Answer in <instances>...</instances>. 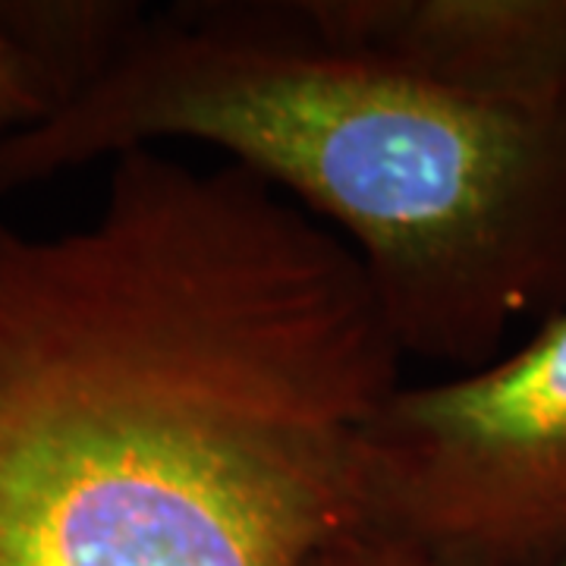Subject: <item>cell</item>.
Wrapping results in <instances>:
<instances>
[{
    "instance_id": "1",
    "label": "cell",
    "mask_w": 566,
    "mask_h": 566,
    "mask_svg": "<svg viewBox=\"0 0 566 566\" xmlns=\"http://www.w3.org/2000/svg\"><path fill=\"white\" fill-rule=\"evenodd\" d=\"M400 365L331 227L126 151L85 227L0 223V566H308Z\"/></svg>"
},
{
    "instance_id": "2",
    "label": "cell",
    "mask_w": 566,
    "mask_h": 566,
    "mask_svg": "<svg viewBox=\"0 0 566 566\" xmlns=\"http://www.w3.org/2000/svg\"><path fill=\"white\" fill-rule=\"evenodd\" d=\"M223 151L363 262L406 356L472 371L566 308V111L460 92L312 0L148 10L85 92L0 142V192L158 142Z\"/></svg>"
},
{
    "instance_id": "3",
    "label": "cell",
    "mask_w": 566,
    "mask_h": 566,
    "mask_svg": "<svg viewBox=\"0 0 566 566\" xmlns=\"http://www.w3.org/2000/svg\"><path fill=\"white\" fill-rule=\"evenodd\" d=\"M359 526L438 566L566 564V308L506 356L387 394L359 441Z\"/></svg>"
},
{
    "instance_id": "4",
    "label": "cell",
    "mask_w": 566,
    "mask_h": 566,
    "mask_svg": "<svg viewBox=\"0 0 566 566\" xmlns=\"http://www.w3.org/2000/svg\"><path fill=\"white\" fill-rule=\"evenodd\" d=\"M331 29L488 102L566 111V0H312Z\"/></svg>"
},
{
    "instance_id": "5",
    "label": "cell",
    "mask_w": 566,
    "mask_h": 566,
    "mask_svg": "<svg viewBox=\"0 0 566 566\" xmlns=\"http://www.w3.org/2000/svg\"><path fill=\"white\" fill-rule=\"evenodd\" d=\"M145 13L133 0H0V22L39 61L61 107L114 63Z\"/></svg>"
},
{
    "instance_id": "6",
    "label": "cell",
    "mask_w": 566,
    "mask_h": 566,
    "mask_svg": "<svg viewBox=\"0 0 566 566\" xmlns=\"http://www.w3.org/2000/svg\"><path fill=\"white\" fill-rule=\"evenodd\" d=\"M57 92L39 61L0 22V142L17 139L57 114Z\"/></svg>"
},
{
    "instance_id": "7",
    "label": "cell",
    "mask_w": 566,
    "mask_h": 566,
    "mask_svg": "<svg viewBox=\"0 0 566 566\" xmlns=\"http://www.w3.org/2000/svg\"><path fill=\"white\" fill-rule=\"evenodd\" d=\"M308 566H438L419 547L406 545L378 528L353 526L324 545Z\"/></svg>"
},
{
    "instance_id": "8",
    "label": "cell",
    "mask_w": 566,
    "mask_h": 566,
    "mask_svg": "<svg viewBox=\"0 0 566 566\" xmlns=\"http://www.w3.org/2000/svg\"><path fill=\"white\" fill-rule=\"evenodd\" d=\"M564 566H566V564H564Z\"/></svg>"
}]
</instances>
